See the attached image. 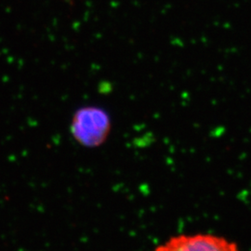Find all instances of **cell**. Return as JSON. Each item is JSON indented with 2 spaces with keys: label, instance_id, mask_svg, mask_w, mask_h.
<instances>
[{
  "label": "cell",
  "instance_id": "6da1fadb",
  "mask_svg": "<svg viewBox=\"0 0 251 251\" xmlns=\"http://www.w3.org/2000/svg\"><path fill=\"white\" fill-rule=\"evenodd\" d=\"M70 128L77 144L92 149L106 142L112 129V121L103 108L84 106L75 112Z\"/></svg>",
  "mask_w": 251,
  "mask_h": 251
},
{
  "label": "cell",
  "instance_id": "7a4b0ae2",
  "mask_svg": "<svg viewBox=\"0 0 251 251\" xmlns=\"http://www.w3.org/2000/svg\"><path fill=\"white\" fill-rule=\"evenodd\" d=\"M154 251H240L236 243L211 233L172 236Z\"/></svg>",
  "mask_w": 251,
  "mask_h": 251
}]
</instances>
